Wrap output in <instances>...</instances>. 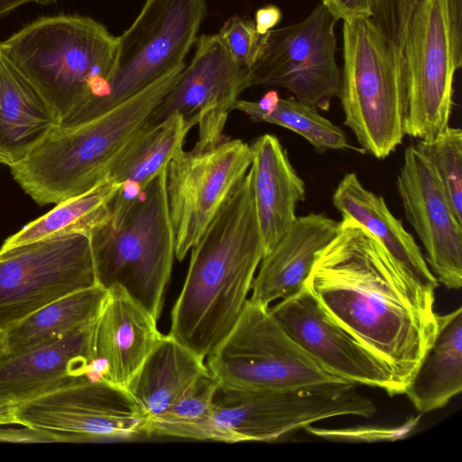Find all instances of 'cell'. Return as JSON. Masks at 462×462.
<instances>
[{"label": "cell", "instance_id": "cell-21", "mask_svg": "<svg viewBox=\"0 0 462 462\" xmlns=\"http://www.w3.org/2000/svg\"><path fill=\"white\" fill-rule=\"evenodd\" d=\"M250 147L254 207L264 254L296 218V208L305 199L306 188L275 135H260Z\"/></svg>", "mask_w": 462, "mask_h": 462}, {"label": "cell", "instance_id": "cell-8", "mask_svg": "<svg viewBox=\"0 0 462 462\" xmlns=\"http://www.w3.org/2000/svg\"><path fill=\"white\" fill-rule=\"evenodd\" d=\"M207 14L205 0H145L139 14L119 37L105 94L65 125L91 119L126 100L184 59Z\"/></svg>", "mask_w": 462, "mask_h": 462}, {"label": "cell", "instance_id": "cell-16", "mask_svg": "<svg viewBox=\"0 0 462 462\" xmlns=\"http://www.w3.org/2000/svg\"><path fill=\"white\" fill-rule=\"evenodd\" d=\"M396 187L406 219L422 243L431 273L448 289H460L462 224L454 216L433 164L417 144L404 151Z\"/></svg>", "mask_w": 462, "mask_h": 462}, {"label": "cell", "instance_id": "cell-36", "mask_svg": "<svg viewBox=\"0 0 462 462\" xmlns=\"http://www.w3.org/2000/svg\"><path fill=\"white\" fill-rule=\"evenodd\" d=\"M282 17L281 9L273 5L259 8L255 12L254 26L256 32L263 35L281 22Z\"/></svg>", "mask_w": 462, "mask_h": 462}, {"label": "cell", "instance_id": "cell-5", "mask_svg": "<svg viewBox=\"0 0 462 462\" xmlns=\"http://www.w3.org/2000/svg\"><path fill=\"white\" fill-rule=\"evenodd\" d=\"M167 167L134 198L118 189L109 217L88 235L97 283L121 287L156 320L175 257Z\"/></svg>", "mask_w": 462, "mask_h": 462}, {"label": "cell", "instance_id": "cell-32", "mask_svg": "<svg viewBox=\"0 0 462 462\" xmlns=\"http://www.w3.org/2000/svg\"><path fill=\"white\" fill-rule=\"evenodd\" d=\"M402 0H374L373 21L387 35L397 42L398 9ZM450 40L456 66L462 64V0H448Z\"/></svg>", "mask_w": 462, "mask_h": 462}, {"label": "cell", "instance_id": "cell-12", "mask_svg": "<svg viewBox=\"0 0 462 462\" xmlns=\"http://www.w3.org/2000/svg\"><path fill=\"white\" fill-rule=\"evenodd\" d=\"M337 22L320 1L300 23L263 34L248 69V88L282 87L318 110H329L341 87V69L336 61Z\"/></svg>", "mask_w": 462, "mask_h": 462}, {"label": "cell", "instance_id": "cell-27", "mask_svg": "<svg viewBox=\"0 0 462 462\" xmlns=\"http://www.w3.org/2000/svg\"><path fill=\"white\" fill-rule=\"evenodd\" d=\"M191 128L178 113L154 125L143 126L118 154L106 179L124 187L143 189L183 150Z\"/></svg>", "mask_w": 462, "mask_h": 462}, {"label": "cell", "instance_id": "cell-29", "mask_svg": "<svg viewBox=\"0 0 462 462\" xmlns=\"http://www.w3.org/2000/svg\"><path fill=\"white\" fill-rule=\"evenodd\" d=\"M234 109L245 114L253 122L273 124L298 134L319 153L351 148L341 127L293 96L281 98L276 91L271 90L258 101L238 99Z\"/></svg>", "mask_w": 462, "mask_h": 462}, {"label": "cell", "instance_id": "cell-19", "mask_svg": "<svg viewBox=\"0 0 462 462\" xmlns=\"http://www.w3.org/2000/svg\"><path fill=\"white\" fill-rule=\"evenodd\" d=\"M95 320L26 351L0 354V399L18 403L68 377L90 374Z\"/></svg>", "mask_w": 462, "mask_h": 462}, {"label": "cell", "instance_id": "cell-30", "mask_svg": "<svg viewBox=\"0 0 462 462\" xmlns=\"http://www.w3.org/2000/svg\"><path fill=\"white\" fill-rule=\"evenodd\" d=\"M218 381L209 372L162 414L145 422L148 436L214 440L212 407Z\"/></svg>", "mask_w": 462, "mask_h": 462}, {"label": "cell", "instance_id": "cell-14", "mask_svg": "<svg viewBox=\"0 0 462 462\" xmlns=\"http://www.w3.org/2000/svg\"><path fill=\"white\" fill-rule=\"evenodd\" d=\"M250 144L226 137L207 148L181 150L167 167V197L175 257L182 261L252 164Z\"/></svg>", "mask_w": 462, "mask_h": 462}, {"label": "cell", "instance_id": "cell-15", "mask_svg": "<svg viewBox=\"0 0 462 462\" xmlns=\"http://www.w3.org/2000/svg\"><path fill=\"white\" fill-rule=\"evenodd\" d=\"M248 70L232 57L217 34H202L188 66L149 117L146 126L178 113L191 127L198 125L194 146L207 149L221 143L229 113L248 88Z\"/></svg>", "mask_w": 462, "mask_h": 462}, {"label": "cell", "instance_id": "cell-25", "mask_svg": "<svg viewBox=\"0 0 462 462\" xmlns=\"http://www.w3.org/2000/svg\"><path fill=\"white\" fill-rule=\"evenodd\" d=\"M462 390V308L438 315L432 346L405 394L420 412L445 406Z\"/></svg>", "mask_w": 462, "mask_h": 462}, {"label": "cell", "instance_id": "cell-34", "mask_svg": "<svg viewBox=\"0 0 462 462\" xmlns=\"http://www.w3.org/2000/svg\"><path fill=\"white\" fill-rule=\"evenodd\" d=\"M218 35L234 60L247 70L254 62L262 43L254 22L235 15L225 22Z\"/></svg>", "mask_w": 462, "mask_h": 462}, {"label": "cell", "instance_id": "cell-24", "mask_svg": "<svg viewBox=\"0 0 462 462\" xmlns=\"http://www.w3.org/2000/svg\"><path fill=\"white\" fill-rule=\"evenodd\" d=\"M208 372L204 358L170 334L162 335L127 391L147 420L171 408Z\"/></svg>", "mask_w": 462, "mask_h": 462}, {"label": "cell", "instance_id": "cell-4", "mask_svg": "<svg viewBox=\"0 0 462 462\" xmlns=\"http://www.w3.org/2000/svg\"><path fill=\"white\" fill-rule=\"evenodd\" d=\"M0 49L65 125L105 94L117 37L89 16L62 14L33 21L1 42Z\"/></svg>", "mask_w": 462, "mask_h": 462}, {"label": "cell", "instance_id": "cell-17", "mask_svg": "<svg viewBox=\"0 0 462 462\" xmlns=\"http://www.w3.org/2000/svg\"><path fill=\"white\" fill-rule=\"evenodd\" d=\"M270 310L291 338L332 374L390 395L400 394L388 368L333 320L305 285Z\"/></svg>", "mask_w": 462, "mask_h": 462}, {"label": "cell", "instance_id": "cell-33", "mask_svg": "<svg viewBox=\"0 0 462 462\" xmlns=\"http://www.w3.org/2000/svg\"><path fill=\"white\" fill-rule=\"evenodd\" d=\"M420 417H411L396 427L360 426L344 429L318 428L307 426L310 434L316 437L340 442H383L394 441L407 437L417 426Z\"/></svg>", "mask_w": 462, "mask_h": 462}, {"label": "cell", "instance_id": "cell-9", "mask_svg": "<svg viewBox=\"0 0 462 462\" xmlns=\"http://www.w3.org/2000/svg\"><path fill=\"white\" fill-rule=\"evenodd\" d=\"M398 45L404 61L403 132L431 141L449 126L455 67L448 0H402Z\"/></svg>", "mask_w": 462, "mask_h": 462}, {"label": "cell", "instance_id": "cell-3", "mask_svg": "<svg viewBox=\"0 0 462 462\" xmlns=\"http://www.w3.org/2000/svg\"><path fill=\"white\" fill-rule=\"evenodd\" d=\"M185 65L162 76L111 109L72 125L55 126L10 167L17 184L41 206L91 189L177 81Z\"/></svg>", "mask_w": 462, "mask_h": 462}, {"label": "cell", "instance_id": "cell-18", "mask_svg": "<svg viewBox=\"0 0 462 462\" xmlns=\"http://www.w3.org/2000/svg\"><path fill=\"white\" fill-rule=\"evenodd\" d=\"M162 337L147 310L121 287H111L95 320L90 375L127 390Z\"/></svg>", "mask_w": 462, "mask_h": 462}, {"label": "cell", "instance_id": "cell-1", "mask_svg": "<svg viewBox=\"0 0 462 462\" xmlns=\"http://www.w3.org/2000/svg\"><path fill=\"white\" fill-rule=\"evenodd\" d=\"M305 287L390 371L405 393L438 330L434 292L416 284L362 225L342 217Z\"/></svg>", "mask_w": 462, "mask_h": 462}, {"label": "cell", "instance_id": "cell-26", "mask_svg": "<svg viewBox=\"0 0 462 462\" xmlns=\"http://www.w3.org/2000/svg\"><path fill=\"white\" fill-rule=\"evenodd\" d=\"M107 290L96 284L60 298L2 331L0 354L14 355L93 322Z\"/></svg>", "mask_w": 462, "mask_h": 462}, {"label": "cell", "instance_id": "cell-20", "mask_svg": "<svg viewBox=\"0 0 462 462\" xmlns=\"http://www.w3.org/2000/svg\"><path fill=\"white\" fill-rule=\"evenodd\" d=\"M338 222L324 213L296 217L287 232L263 255L251 300L270 306L300 290L316 254L333 238Z\"/></svg>", "mask_w": 462, "mask_h": 462}, {"label": "cell", "instance_id": "cell-2", "mask_svg": "<svg viewBox=\"0 0 462 462\" xmlns=\"http://www.w3.org/2000/svg\"><path fill=\"white\" fill-rule=\"evenodd\" d=\"M263 255L249 169L191 248L169 334L206 359L238 320Z\"/></svg>", "mask_w": 462, "mask_h": 462}, {"label": "cell", "instance_id": "cell-6", "mask_svg": "<svg viewBox=\"0 0 462 462\" xmlns=\"http://www.w3.org/2000/svg\"><path fill=\"white\" fill-rule=\"evenodd\" d=\"M339 98L346 125L362 149L388 157L402 142L405 70L398 42L372 18L343 21Z\"/></svg>", "mask_w": 462, "mask_h": 462}, {"label": "cell", "instance_id": "cell-31", "mask_svg": "<svg viewBox=\"0 0 462 462\" xmlns=\"http://www.w3.org/2000/svg\"><path fill=\"white\" fill-rule=\"evenodd\" d=\"M418 147L433 164L450 208L462 224V131L448 126L431 141H419Z\"/></svg>", "mask_w": 462, "mask_h": 462}, {"label": "cell", "instance_id": "cell-38", "mask_svg": "<svg viewBox=\"0 0 462 462\" xmlns=\"http://www.w3.org/2000/svg\"><path fill=\"white\" fill-rule=\"evenodd\" d=\"M15 402L0 399V425H18L15 417Z\"/></svg>", "mask_w": 462, "mask_h": 462}, {"label": "cell", "instance_id": "cell-28", "mask_svg": "<svg viewBox=\"0 0 462 462\" xmlns=\"http://www.w3.org/2000/svg\"><path fill=\"white\" fill-rule=\"evenodd\" d=\"M121 185L106 179L79 196L57 203L5 240L0 251L30 242L71 234L89 233L110 215V204Z\"/></svg>", "mask_w": 462, "mask_h": 462}, {"label": "cell", "instance_id": "cell-23", "mask_svg": "<svg viewBox=\"0 0 462 462\" xmlns=\"http://www.w3.org/2000/svg\"><path fill=\"white\" fill-rule=\"evenodd\" d=\"M57 125L47 100L0 49V163L16 164Z\"/></svg>", "mask_w": 462, "mask_h": 462}, {"label": "cell", "instance_id": "cell-10", "mask_svg": "<svg viewBox=\"0 0 462 462\" xmlns=\"http://www.w3.org/2000/svg\"><path fill=\"white\" fill-rule=\"evenodd\" d=\"M374 402L350 382L280 391L253 392L218 384L212 407L214 440L273 441L338 416L371 417Z\"/></svg>", "mask_w": 462, "mask_h": 462}, {"label": "cell", "instance_id": "cell-13", "mask_svg": "<svg viewBox=\"0 0 462 462\" xmlns=\"http://www.w3.org/2000/svg\"><path fill=\"white\" fill-rule=\"evenodd\" d=\"M96 284L88 235L53 236L0 251V330Z\"/></svg>", "mask_w": 462, "mask_h": 462}, {"label": "cell", "instance_id": "cell-11", "mask_svg": "<svg viewBox=\"0 0 462 462\" xmlns=\"http://www.w3.org/2000/svg\"><path fill=\"white\" fill-rule=\"evenodd\" d=\"M18 425L48 441L122 440L143 433L146 417L127 390L88 374L70 376L16 403Z\"/></svg>", "mask_w": 462, "mask_h": 462}, {"label": "cell", "instance_id": "cell-37", "mask_svg": "<svg viewBox=\"0 0 462 462\" xmlns=\"http://www.w3.org/2000/svg\"><path fill=\"white\" fill-rule=\"evenodd\" d=\"M57 0H0V19L10 14L17 7L28 4L50 5Z\"/></svg>", "mask_w": 462, "mask_h": 462}, {"label": "cell", "instance_id": "cell-35", "mask_svg": "<svg viewBox=\"0 0 462 462\" xmlns=\"http://www.w3.org/2000/svg\"><path fill=\"white\" fill-rule=\"evenodd\" d=\"M321 3L337 21L373 16L374 0H321Z\"/></svg>", "mask_w": 462, "mask_h": 462}, {"label": "cell", "instance_id": "cell-39", "mask_svg": "<svg viewBox=\"0 0 462 462\" xmlns=\"http://www.w3.org/2000/svg\"><path fill=\"white\" fill-rule=\"evenodd\" d=\"M1 337H2V331L0 330V348H1Z\"/></svg>", "mask_w": 462, "mask_h": 462}, {"label": "cell", "instance_id": "cell-22", "mask_svg": "<svg viewBox=\"0 0 462 462\" xmlns=\"http://www.w3.org/2000/svg\"><path fill=\"white\" fill-rule=\"evenodd\" d=\"M332 202L342 217L353 218L372 234L416 284L435 292L439 282L420 247L383 196L365 189L355 172H348L335 189Z\"/></svg>", "mask_w": 462, "mask_h": 462}, {"label": "cell", "instance_id": "cell-7", "mask_svg": "<svg viewBox=\"0 0 462 462\" xmlns=\"http://www.w3.org/2000/svg\"><path fill=\"white\" fill-rule=\"evenodd\" d=\"M206 364L219 385L245 391L280 392L348 382L306 353L273 317L270 306L250 299Z\"/></svg>", "mask_w": 462, "mask_h": 462}]
</instances>
